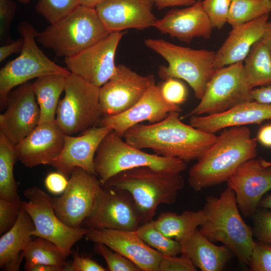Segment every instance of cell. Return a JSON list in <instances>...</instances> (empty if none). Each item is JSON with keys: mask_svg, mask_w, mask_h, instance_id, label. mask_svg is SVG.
<instances>
[{"mask_svg": "<svg viewBox=\"0 0 271 271\" xmlns=\"http://www.w3.org/2000/svg\"><path fill=\"white\" fill-rule=\"evenodd\" d=\"M180 112H171L156 123L136 124L122 138L133 147L150 149L160 156L178 158L185 163L197 160L216 141L217 136L183 123Z\"/></svg>", "mask_w": 271, "mask_h": 271, "instance_id": "1", "label": "cell"}, {"mask_svg": "<svg viewBox=\"0 0 271 271\" xmlns=\"http://www.w3.org/2000/svg\"><path fill=\"white\" fill-rule=\"evenodd\" d=\"M256 141L245 126L223 129L190 168V186L199 191L226 182L242 163L256 158Z\"/></svg>", "mask_w": 271, "mask_h": 271, "instance_id": "2", "label": "cell"}, {"mask_svg": "<svg viewBox=\"0 0 271 271\" xmlns=\"http://www.w3.org/2000/svg\"><path fill=\"white\" fill-rule=\"evenodd\" d=\"M103 186L124 190L131 196L141 225L153 220L158 206L174 203L184 186L180 174L159 171L150 167H139L120 172Z\"/></svg>", "mask_w": 271, "mask_h": 271, "instance_id": "3", "label": "cell"}, {"mask_svg": "<svg viewBox=\"0 0 271 271\" xmlns=\"http://www.w3.org/2000/svg\"><path fill=\"white\" fill-rule=\"evenodd\" d=\"M203 210L206 218L199 226L200 233L211 241L226 245L240 262L247 263L253 233L241 216L234 191L227 187L219 197H207Z\"/></svg>", "mask_w": 271, "mask_h": 271, "instance_id": "4", "label": "cell"}, {"mask_svg": "<svg viewBox=\"0 0 271 271\" xmlns=\"http://www.w3.org/2000/svg\"><path fill=\"white\" fill-rule=\"evenodd\" d=\"M110 32L95 9L79 6L74 11L37 32V41L58 57H71L95 44Z\"/></svg>", "mask_w": 271, "mask_h": 271, "instance_id": "5", "label": "cell"}, {"mask_svg": "<svg viewBox=\"0 0 271 271\" xmlns=\"http://www.w3.org/2000/svg\"><path fill=\"white\" fill-rule=\"evenodd\" d=\"M111 130L99 146L94 160L96 175L104 185L117 173L139 167H149L170 173L180 174L186 163L176 158L147 153L122 140Z\"/></svg>", "mask_w": 271, "mask_h": 271, "instance_id": "6", "label": "cell"}, {"mask_svg": "<svg viewBox=\"0 0 271 271\" xmlns=\"http://www.w3.org/2000/svg\"><path fill=\"white\" fill-rule=\"evenodd\" d=\"M144 43L168 63V66L159 67L158 75L161 79H183L192 88L196 98H202L207 83L216 71L214 66L215 52L178 46L161 39L148 38Z\"/></svg>", "mask_w": 271, "mask_h": 271, "instance_id": "7", "label": "cell"}, {"mask_svg": "<svg viewBox=\"0 0 271 271\" xmlns=\"http://www.w3.org/2000/svg\"><path fill=\"white\" fill-rule=\"evenodd\" d=\"M17 29L24 44L20 55L7 63L0 71V103L7 107L8 96L14 88L29 80L52 74L71 73L50 60L36 43L37 31L29 22L22 21Z\"/></svg>", "mask_w": 271, "mask_h": 271, "instance_id": "8", "label": "cell"}, {"mask_svg": "<svg viewBox=\"0 0 271 271\" xmlns=\"http://www.w3.org/2000/svg\"><path fill=\"white\" fill-rule=\"evenodd\" d=\"M100 88L75 74L68 76L64 96L59 100L55 119L64 134H79L98 125L103 116Z\"/></svg>", "mask_w": 271, "mask_h": 271, "instance_id": "9", "label": "cell"}, {"mask_svg": "<svg viewBox=\"0 0 271 271\" xmlns=\"http://www.w3.org/2000/svg\"><path fill=\"white\" fill-rule=\"evenodd\" d=\"M24 194L27 201H22V206L34 223L33 237L53 242L67 258L73 245L85 237L90 229L82 226L73 228L63 222L55 212L54 198L39 188H28Z\"/></svg>", "mask_w": 271, "mask_h": 271, "instance_id": "10", "label": "cell"}, {"mask_svg": "<svg viewBox=\"0 0 271 271\" xmlns=\"http://www.w3.org/2000/svg\"><path fill=\"white\" fill-rule=\"evenodd\" d=\"M252 89L247 81L242 62L216 69L199 104L181 119L221 112L251 101Z\"/></svg>", "mask_w": 271, "mask_h": 271, "instance_id": "11", "label": "cell"}, {"mask_svg": "<svg viewBox=\"0 0 271 271\" xmlns=\"http://www.w3.org/2000/svg\"><path fill=\"white\" fill-rule=\"evenodd\" d=\"M141 225L134 202L126 191L102 185L95 203L82 226L89 229H121L135 231Z\"/></svg>", "mask_w": 271, "mask_h": 271, "instance_id": "12", "label": "cell"}, {"mask_svg": "<svg viewBox=\"0 0 271 271\" xmlns=\"http://www.w3.org/2000/svg\"><path fill=\"white\" fill-rule=\"evenodd\" d=\"M125 32L109 33L95 44L65 58L67 69L89 83L101 87L114 74L117 46Z\"/></svg>", "mask_w": 271, "mask_h": 271, "instance_id": "13", "label": "cell"}, {"mask_svg": "<svg viewBox=\"0 0 271 271\" xmlns=\"http://www.w3.org/2000/svg\"><path fill=\"white\" fill-rule=\"evenodd\" d=\"M102 186L96 175L80 168H75L65 191L61 196L54 198L56 215L70 227H81L92 211L97 193Z\"/></svg>", "mask_w": 271, "mask_h": 271, "instance_id": "14", "label": "cell"}, {"mask_svg": "<svg viewBox=\"0 0 271 271\" xmlns=\"http://www.w3.org/2000/svg\"><path fill=\"white\" fill-rule=\"evenodd\" d=\"M154 79L153 75H141L124 65H116L113 75L100 88L103 116L118 114L130 108L141 99Z\"/></svg>", "mask_w": 271, "mask_h": 271, "instance_id": "15", "label": "cell"}, {"mask_svg": "<svg viewBox=\"0 0 271 271\" xmlns=\"http://www.w3.org/2000/svg\"><path fill=\"white\" fill-rule=\"evenodd\" d=\"M40 118L32 83L27 82L9 92L7 109L0 115V132L16 145L31 132Z\"/></svg>", "mask_w": 271, "mask_h": 271, "instance_id": "16", "label": "cell"}, {"mask_svg": "<svg viewBox=\"0 0 271 271\" xmlns=\"http://www.w3.org/2000/svg\"><path fill=\"white\" fill-rule=\"evenodd\" d=\"M261 159L244 162L226 181L235 193L240 213L245 217L254 215L262 196L271 189V166H263Z\"/></svg>", "mask_w": 271, "mask_h": 271, "instance_id": "17", "label": "cell"}, {"mask_svg": "<svg viewBox=\"0 0 271 271\" xmlns=\"http://www.w3.org/2000/svg\"><path fill=\"white\" fill-rule=\"evenodd\" d=\"M181 112L178 105L171 104L163 98L159 85L154 79L141 99L121 113L103 116L98 125L108 127L122 138L125 132L136 124L148 121L159 122L172 111Z\"/></svg>", "mask_w": 271, "mask_h": 271, "instance_id": "18", "label": "cell"}, {"mask_svg": "<svg viewBox=\"0 0 271 271\" xmlns=\"http://www.w3.org/2000/svg\"><path fill=\"white\" fill-rule=\"evenodd\" d=\"M91 242L101 243L138 265L142 271H159L164 256L146 244L136 230L90 229L85 235Z\"/></svg>", "mask_w": 271, "mask_h": 271, "instance_id": "19", "label": "cell"}, {"mask_svg": "<svg viewBox=\"0 0 271 271\" xmlns=\"http://www.w3.org/2000/svg\"><path fill=\"white\" fill-rule=\"evenodd\" d=\"M64 136L56 121L38 123L15 145L18 160L30 168L41 165H51L63 148Z\"/></svg>", "mask_w": 271, "mask_h": 271, "instance_id": "20", "label": "cell"}, {"mask_svg": "<svg viewBox=\"0 0 271 271\" xmlns=\"http://www.w3.org/2000/svg\"><path fill=\"white\" fill-rule=\"evenodd\" d=\"M111 128L97 125L78 136H64L63 148L51 165L67 177L76 168L95 174L94 160L97 150Z\"/></svg>", "mask_w": 271, "mask_h": 271, "instance_id": "21", "label": "cell"}, {"mask_svg": "<svg viewBox=\"0 0 271 271\" xmlns=\"http://www.w3.org/2000/svg\"><path fill=\"white\" fill-rule=\"evenodd\" d=\"M154 5L153 0H106L95 10L110 33L142 30L154 27L157 20L152 12Z\"/></svg>", "mask_w": 271, "mask_h": 271, "instance_id": "22", "label": "cell"}, {"mask_svg": "<svg viewBox=\"0 0 271 271\" xmlns=\"http://www.w3.org/2000/svg\"><path fill=\"white\" fill-rule=\"evenodd\" d=\"M154 27L161 33L168 34L183 42L189 43L196 37L209 39L213 27L203 10L202 1L183 9H172Z\"/></svg>", "mask_w": 271, "mask_h": 271, "instance_id": "23", "label": "cell"}, {"mask_svg": "<svg viewBox=\"0 0 271 271\" xmlns=\"http://www.w3.org/2000/svg\"><path fill=\"white\" fill-rule=\"evenodd\" d=\"M270 119L271 104L251 100L221 112L191 116L189 124L203 131L215 134L225 128L259 124Z\"/></svg>", "mask_w": 271, "mask_h": 271, "instance_id": "24", "label": "cell"}, {"mask_svg": "<svg viewBox=\"0 0 271 271\" xmlns=\"http://www.w3.org/2000/svg\"><path fill=\"white\" fill-rule=\"evenodd\" d=\"M269 14L252 21L232 28L228 37L216 52L214 66L218 69L235 63L243 62L251 48L262 39Z\"/></svg>", "mask_w": 271, "mask_h": 271, "instance_id": "25", "label": "cell"}, {"mask_svg": "<svg viewBox=\"0 0 271 271\" xmlns=\"http://www.w3.org/2000/svg\"><path fill=\"white\" fill-rule=\"evenodd\" d=\"M182 255L189 258L202 271H221L233 254L226 245L213 244L199 229L180 241Z\"/></svg>", "mask_w": 271, "mask_h": 271, "instance_id": "26", "label": "cell"}, {"mask_svg": "<svg viewBox=\"0 0 271 271\" xmlns=\"http://www.w3.org/2000/svg\"><path fill=\"white\" fill-rule=\"evenodd\" d=\"M34 228L31 217L22 207L16 223L1 236V268L7 271L19 270L23 251L33 237Z\"/></svg>", "mask_w": 271, "mask_h": 271, "instance_id": "27", "label": "cell"}, {"mask_svg": "<svg viewBox=\"0 0 271 271\" xmlns=\"http://www.w3.org/2000/svg\"><path fill=\"white\" fill-rule=\"evenodd\" d=\"M68 75H46L36 78L32 83L33 89L40 109L39 123L55 121L59 97L64 91Z\"/></svg>", "mask_w": 271, "mask_h": 271, "instance_id": "28", "label": "cell"}, {"mask_svg": "<svg viewBox=\"0 0 271 271\" xmlns=\"http://www.w3.org/2000/svg\"><path fill=\"white\" fill-rule=\"evenodd\" d=\"M203 209L184 211L180 215L172 212H161L154 221L157 228L165 236L180 241L197 229L206 220Z\"/></svg>", "mask_w": 271, "mask_h": 271, "instance_id": "29", "label": "cell"}, {"mask_svg": "<svg viewBox=\"0 0 271 271\" xmlns=\"http://www.w3.org/2000/svg\"><path fill=\"white\" fill-rule=\"evenodd\" d=\"M244 61L246 80L252 89L271 85V54L262 39L254 44Z\"/></svg>", "mask_w": 271, "mask_h": 271, "instance_id": "30", "label": "cell"}, {"mask_svg": "<svg viewBox=\"0 0 271 271\" xmlns=\"http://www.w3.org/2000/svg\"><path fill=\"white\" fill-rule=\"evenodd\" d=\"M25 268L35 264L57 266L65 271L68 264L59 248L53 242L41 237L32 238L23 251Z\"/></svg>", "mask_w": 271, "mask_h": 271, "instance_id": "31", "label": "cell"}, {"mask_svg": "<svg viewBox=\"0 0 271 271\" xmlns=\"http://www.w3.org/2000/svg\"><path fill=\"white\" fill-rule=\"evenodd\" d=\"M17 160L15 145L0 132V198L13 200L20 197L14 174Z\"/></svg>", "mask_w": 271, "mask_h": 271, "instance_id": "32", "label": "cell"}, {"mask_svg": "<svg viewBox=\"0 0 271 271\" xmlns=\"http://www.w3.org/2000/svg\"><path fill=\"white\" fill-rule=\"evenodd\" d=\"M271 12V0H231L227 23L236 27Z\"/></svg>", "mask_w": 271, "mask_h": 271, "instance_id": "33", "label": "cell"}, {"mask_svg": "<svg viewBox=\"0 0 271 271\" xmlns=\"http://www.w3.org/2000/svg\"><path fill=\"white\" fill-rule=\"evenodd\" d=\"M136 231L146 244L164 256H174L182 253L180 241L163 234L155 226L153 220L140 225Z\"/></svg>", "mask_w": 271, "mask_h": 271, "instance_id": "34", "label": "cell"}, {"mask_svg": "<svg viewBox=\"0 0 271 271\" xmlns=\"http://www.w3.org/2000/svg\"><path fill=\"white\" fill-rule=\"evenodd\" d=\"M79 6V0H38L35 9L52 24L67 16Z\"/></svg>", "mask_w": 271, "mask_h": 271, "instance_id": "35", "label": "cell"}, {"mask_svg": "<svg viewBox=\"0 0 271 271\" xmlns=\"http://www.w3.org/2000/svg\"><path fill=\"white\" fill-rule=\"evenodd\" d=\"M94 250L104 258L110 271H142L133 262L101 243H95Z\"/></svg>", "mask_w": 271, "mask_h": 271, "instance_id": "36", "label": "cell"}, {"mask_svg": "<svg viewBox=\"0 0 271 271\" xmlns=\"http://www.w3.org/2000/svg\"><path fill=\"white\" fill-rule=\"evenodd\" d=\"M231 0H204V11L213 28L221 29L227 23Z\"/></svg>", "mask_w": 271, "mask_h": 271, "instance_id": "37", "label": "cell"}, {"mask_svg": "<svg viewBox=\"0 0 271 271\" xmlns=\"http://www.w3.org/2000/svg\"><path fill=\"white\" fill-rule=\"evenodd\" d=\"M247 263L252 271H271V244L254 241Z\"/></svg>", "mask_w": 271, "mask_h": 271, "instance_id": "38", "label": "cell"}, {"mask_svg": "<svg viewBox=\"0 0 271 271\" xmlns=\"http://www.w3.org/2000/svg\"><path fill=\"white\" fill-rule=\"evenodd\" d=\"M20 197L13 200L0 198V234L6 233L16 223L21 209Z\"/></svg>", "mask_w": 271, "mask_h": 271, "instance_id": "39", "label": "cell"}, {"mask_svg": "<svg viewBox=\"0 0 271 271\" xmlns=\"http://www.w3.org/2000/svg\"><path fill=\"white\" fill-rule=\"evenodd\" d=\"M159 87L164 99L171 104L179 106L187 99L186 87L179 79H167Z\"/></svg>", "mask_w": 271, "mask_h": 271, "instance_id": "40", "label": "cell"}, {"mask_svg": "<svg viewBox=\"0 0 271 271\" xmlns=\"http://www.w3.org/2000/svg\"><path fill=\"white\" fill-rule=\"evenodd\" d=\"M253 217V234L259 241L271 244V211H256Z\"/></svg>", "mask_w": 271, "mask_h": 271, "instance_id": "41", "label": "cell"}, {"mask_svg": "<svg viewBox=\"0 0 271 271\" xmlns=\"http://www.w3.org/2000/svg\"><path fill=\"white\" fill-rule=\"evenodd\" d=\"M16 10V4L13 0H0L1 40L9 36L11 24L14 18Z\"/></svg>", "mask_w": 271, "mask_h": 271, "instance_id": "42", "label": "cell"}, {"mask_svg": "<svg viewBox=\"0 0 271 271\" xmlns=\"http://www.w3.org/2000/svg\"><path fill=\"white\" fill-rule=\"evenodd\" d=\"M196 267L187 257L182 255L166 257L161 260L159 271H196Z\"/></svg>", "mask_w": 271, "mask_h": 271, "instance_id": "43", "label": "cell"}, {"mask_svg": "<svg viewBox=\"0 0 271 271\" xmlns=\"http://www.w3.org/2000/svg\"><path fill=\"white\" fill-rule=\"evenodd\" d=\"M107 270L94 260L88 257L73 254V260L68 263L65 271H105Z\"/></svg>", "mask_w": 271, "mask_h": 271, "instance_id": "44", "label": "cell"}, {"mask_svg": "<svg viewBox=\"0 0 271 271\" xmlns=\"http://www.w3.org/2000/svg\"><path fill=\"white\" fill-rule=\"evenodd\" d=\"M44 183L49 192L58 195L65 191L68 184V180L66 176L56 171L47 175Z\"/></svg>", "mask_w": 271, "mask_h": 271, "instance_id": "45", "label": "cell"}, {"mask_svg": "<svg viewBox=\"0 0 271 271\" xmlns=\"http://www.w3.org/2000/svg\"><path fill=\"white\" fill-rule=\"evenodd\" d=\"M24 44L23 38L0 47V62H2L10 55L21 52Z\"/></svg>", "mask_w": 271, "mask_h": 271, "instance_id": "46", "label": "cell"}, {"mask_svg": "<svg viewBox=\"0 0 271 271\" xmlns=\"http://www.w3.org/2000/svg\"><path fill=\"white\" fill-rule=\"evenodd\" d=\"M251 98L259 102L271 104V85L252 89Z\"/></svg>", "mask_w": 271, "mask_h": 271, "instance_id": "47", "label": "cell"}, {"mask_svg": "<svg viewBox=\"0 0 271 271\" xmlns=\"http://www.w3.org/2000/svg\"><path fill=\"white\" fill-rule=\"evenodd\" d=\"M154 5L158 10L174 6H190L194 5L196 0H153Z\"/></svg>", "mask_w": 271, "mask_h": 271, "instance_id": "48", "label": "cell"}, {"mask_svg": "<svg viewBox=\"0 0 271 271\" xmlns=\"http://www.w3.org/2000/svg\"><path fill=\"white\" fill-rule=\"evenodd\" d=\"M256 140L263 146L271 148V124L260 127L257 132Z\"/></svg>", "mask_w": 271, "mask_h": 271, "instance_id": "49", "label": "cell"}, {"mask_svg": "<svg viewBox=\"0 0 271 271\" xmlns=\"http://www.w3.org/2000/svg\"><path fill=\"white\" fill-rule=\"evenodd\" d=\"M26 271H63V269L57 266L35 264L24 268Z\"/></svg>", "mask_w": 271, "mask_h": 271, "instance_id": "50", "label": "cell"}, {"mask_svg": "<svg viewBox=\"0 0 271 271\" xmlns=\"http://www.w3.org/2000/svg\"><path fill=\"white\" fill-rule=\"evenodd\" d=\"M262 40L271 54V21L268 22Z\"/></svg>", "mask_w": 271, "mask_h": 271, "instance_id": "51", "label": "cell"}, {"mask_svg": "<svg viewBox=\"0 0 271 271\" xmlns=\"http://www.w3.org/2000/svg\"><path fill=\"white\" fill-rule=\"evenodd\" d=\"M105 1L106 0H79L80 6L93 9H95Z\"/></svg>", "mask_w": 271, "mask_h": 271, "instance_id": "52", "label": "cell"}, {"mask_svg": "<svg viewBox=\"0 0 271 271\" xmlns=\"http://www.w3.org/2000/svg\"><path fill=\"white\" fill-rule=\"evenodd\" d=\"M258 207L271 209V195L260 201L258 204Z\"/></svg>", "mask_w": 271, "mask_h": 271, "instance_id": "53", "label": "cell"}, {"mask_svg": "<svg viewBox=\"0 0 271 271\" xmlns=\"http://www.w3.org/2000/svg\"><path fill=\"white\" fill-rule=\"evenodd\" d=\"M262 164L264 166H271V162L267 161L261 158V159Z\"/></svg>", "mask_w": 271, "mask_h": 271, "instance_id": "54", "label": "cell"}, {"mask_svg": "<svg viewBox=\"0 0 271 271\" xmlns=\"http://www.w3.org/2000/svg\"><path fill=\"white\" fill-rule=\"evenodd\" d=\"M20 3L24 4H28L30 3L31 0H18Z\"/></svg>", "mask_w": 271, "mask_h": 271, "instance_id": "55", "label": "cell"}, {"mask_svg": "<svg viewBox=\"0 0 271 271\" xmlns=\"http://www.w3.org/2000/svg\"><path fill=\"white\" fill-rule=\"evenodd\" d=\"M197 1H201V0H196Z\"/></svg>", "mask_w": 271, "mask_h": 271, "instance_id": "56", "label": "cell"}]
</instances>
